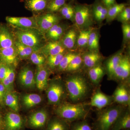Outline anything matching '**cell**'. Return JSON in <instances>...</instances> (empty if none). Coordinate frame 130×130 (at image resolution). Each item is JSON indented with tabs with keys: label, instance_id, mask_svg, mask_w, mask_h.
<instances>
[{
	"label": "cell",
	"instance_id": "33",
	"mask_svg": "<svg viewBox=\"0 0 130 130\" xmlns=\"http://www.w3.org/2000/svg\"><path fill=\"white\" fill-rule=\"evenodd\" d=\"M66 54V53H63L56 55L47 56L46 60V66L51 71L57 69Z\"/></svg>",
	"mask_w": 130,
	"mask_h": 130
},
{
	"label": "cell",
	"instance_id": "38",
	"mask_svg": "<svg viewBox=\"0 0 130 130\" xmlns=\"http://www.w3.org/2000/svg\"><path fill=\"white\" fill-rule=\"evenodd\" d=\"M77 54L74 53L66 54L56 70L59 72L65 71L70 62Z\"/></svg>",
	"mask_w": 130,
	"mask_h": 130
},
{
	"label": "cell",
	"instance_id": "12",
	"mask_svg": "<svg viewBox=\"0 0 130 130\" xmlns=\"http://www.w3.org/2000/svg\"><path fill=\"white\" fill-rule=\"evenodd\" d=\"M128 83H122L119 84L113 94L114 103L125 107H130V91Z\"/></svg>",
	"mask_w": 130,
	"mask_h": 130
},
{
	"label": "cell",
	"instance_id": "45",
	"mask_svg": "<svg viewBox=\"0 0 130 130\" xmlns=\"http://www.w3.org/2000/svg\"><path fill=\"white\" fill-rule=\"evenodd\" d=\"M6 90L5 86L2 82H0V104L2 105H4V99Z\"/></svg>",
	"mask_w": 130,
	"mask_h": 130
},
{
	"label": "cell",
	"instance_id": "27",
	"mask_svg": "<svg viewBox=\"0 0 130 130\" xmlns=\"http://www.w3.org/2000/svg\"><path fill=\"white\" fill-rule=\"evenodd\" d=\"M4 105L10 108L12 111L18 113L20 110L18 96L16 92L6 91L4 99Z\"/></svg>",
	"mask_w": 130,
	"mask_h": 130
},
{
	"label": "cell",
	"instance_id": "18",
	"mask_svg": "<svg viewBox=\"0 0 130 130\" xmlns=\"http://www.w3.org/2000/svg\"><path fill=\"white\" fill-rule=\"evenodd\" d=\"M66 50L60 41H48L45 43L40 51L47 58L51 55L66 53Z\"/></svg>",
	"mask_w": 130,
	"mask_h": 130
},
{
	"label": "cell",
	"instance_id": "37",
	"mask_svg": "<svg viewBox=\"0 0 130 130\" xmlns=\"http://www.w3.org/2000/svg\"><path fill=\"white\" fill-rule=\"evenodd\" d=\"M29 58L31 63L37 66H43L46 64V58L40 51L33 52Z\"/></svg>",
	"mask_w": 130,
	"mask_h": 130
},
{
	"label": "cell",
	"instance_id": "23",
	"mask_svg": "<svg viewBox=\"0 0 130 130\" xmlns=\"http://www.w3.org/2000/svg\"><path fill=\"white\" fill-rule=\"evenodd\" d=\"M71 124L55 116L50 118L45 130H70Z\"/></svg>",
	"mask_w": 130,
	"mask_h": 130
},
{
	"label": "cell",
	"instance_id": "44",
	"mask_svg": "<svg viewBox=\"0 0 130 130\" xmlns=\"http://www.w3.org/2000/svg\"><path fill=\"white\" fill-rule=\"evenodd\" d=\"M8 66L0 62V82H2L7 71Z\"/></svg>",
	"mask_w": 130,
	"mask_h": 130
},
{
	"label": "cell",
	"instance_id": "41",
	"mask_svg": "<svg viewBox=\"0 0 130 130\" xmlns=\"http://www.w3.org/2000/svg\"><path fill=\"white\" fill-rule=\"evenodd\" d=\"M118 20L123 23H127L130 20V7L126 6L118 15Z\"/></svg>",
	"mask_w": 130,
	"mask_h": 130
},
{
	"label": "cell",
	"instance_id": "14",
	"mask_svg": "<svg viewBox=\"0 0 130 130\" xmlns=\"http://www.w3.org/2000/svg\"><path fill=\"white\" fill-rule=\"evenodd\" d=\"M18 55L14 46L0 49V62L8 66L16 68L18 65L19 60Z\"/></svg>",
	"mask_w": 130,
	"mask_h": 130
},
{
	"label": "cell",
	"instance_id": "20",
	"mask_svg": "<svg viewBox=\"0 0 130 130\" xmlns=\"http://www.w3.org/2000/svg\"><path fill=\"white\" fill-rule=\"evenodd\" d=\"M81 56L84 66L87 69L101 64L103 59V56L99 52L89 51Z\"/></svg>",
	"mask_w": 130,
	"mask_h": 130
},
{
	"label": "cell",
	"instance_id": "25",
	"mask_svg": "<svg viewBox=\"0 0 130 130\" xmlns=\"http://www.w3.org/2000/svg\"><path fill=\"white\" fill-rule=\"evenodd\" d=\"M77 37L76 31L72 28L65 33L61 42L66 49L72 50L76 46Z\"/></svg>",
	"mask_w": 130,
	"mask_h": 130
},
{
	"label": "cell",
	"instance_id": "4",
	"mask_svg": "<svg viewBox=\"0 0 130 130\" xmlns=\"http://www.w3.org/2000/svg\"><path fill=\"white\" fill-rule=\"evenodd\" d=\"M45 90L50 105L57 106L65 102L64 101L68 98L64 81L59 78L49 80Z\"/></svg>",
	"mask_w": 130,
	"mask_h": 130
},
{
	"label": "cell",
	"instance_id": "19",
	"mask_svg": "<svg viewBox=\"0 0 130 130\" xmlns=\"http://www.w3.org/2000/svg\"><path fill=\"white\" fill-rule=\"evenodd\" d=\"M130 107L125 109L116 119L111 130H129L130 129Z\"/></svg>",
	"mask_w": 130,
	"mask_h": 130
},
{
	"label": "cell",
	"instance_id": "16",
	"mask_svg": "<svg viewBox=\"0 0 130 130\" xmlns=\"http://www.w3.org/2000/svg\"><path fill=\"white\" fill-rule=\"evenodd\" d=\"M19 83L26 89H33L36 87L35 73L30 67L25 66L22 68L18 75Z\"/></svg>",
	"mask_w": 130,
	"mask_h": 130
},
{
	"label": "cell",
	"instance_id": "9",
	"mask_svg": "<svg viewBox=\"0 0 130 130\" xmlns=\"http://www.w3.org/2000/svg\"><path fill=\"white\" fill-rule=\"evenodd\" d=\"M6 20L9 25L16 29L27 30L31 29H38L35 18L7 16L6 18Z\"/></svg>",
	"mask_w": 130,
	"mask_h": 130
},
{
	"label": "cell",
	"instance_id": "42",
	"mask_svg": "<svg viewBox=\"0 0 130 130\" xmlns=\"http://www.w3.org/2000/svg\"><path fill=\"white\" fill-rule=\"evenodd\" d=\"M124 40L125 42L129 41L130 38V25L129 24L124 23L122 25Z\"/></svg>",
	"mask_w": 130,
	"mask_h": 130
},
{
	"label": "cell",
	"instance_id": "31",
	"mask_svg": "<svg viewBox=\"0 0 130 130\" xmlns=\"http://www.w3.org/2000/svg\"><path fill=\"white\" fill-rule=\"evenodd\" d=\"M125 3H116L107 9L106 20L108 23H110L116 18L118 15L126 6Z\"/></svg>",
	"mask_w": 130,
	"mask_h": 130
},
{
	"label": "cell",
	"instance_id": "34",
	"mask_svg": "<svg viewBox=\"0 0 130 130\" xmlns=\"http://www.w3.org/2000/svg\"><path fill=\"white\" fill-rule=\"evenodd\" d=\"M92 29L80 30L77 38V43L79 47H85L88 45L89 35L93 31Z\"/></svg>",
	"mask_w": 130,
	"mask_h": 130
},
{
	"label": "cell",
	"instance_id": "24",
	"mask_svg": "<svg viewBox=\"0 0 130 130\" xmlns=\"http://www.w3.org/2000/svg\"><path fill=\"white\" fill-rule=\"evenodd\" d=\"M123 55L121 52H119L109 58L105 63L104 68L108 79H110L115 70L119 64Z\"/></svg>",
	"mask_w": 130,
	"mask_h": 130
},
{
	"label": "cell",
	"instance_id": "10",
	"mask_svg": "<svg viewBox=\"0 0 130 130\" xmlns=\"http://www.w3.org/2000/svg\"><path fill=\"white\" fill-rule=\"evenodd\" d=\"M5 130H24L25 119L18 112L10 111L4 116Z\"/></svg>",
	"mask_w": 130,
	"mask_h": 130
},
{
	"label": "cell",
	"instance_id": "13",
	"mask_svg": "<svg viewBox=\"0 0 130 130\" xmlns=\"http://www.w3.org/2000/svg\"><path fill=\"white\" fill-rule=\"evenodd\" d=\"M114 103L112 95H108L100 89H96L92 94L89 105L101 110Z\"/></svg>",
	"mask_w": 130,
	"mask_h": 130
},
{
	"label": "cell",
	"instance_id": "6",
	"mask_svg": "<svg viewBox=\"0 0 130 130\" xmlns=\"http://www.w3.org/2000/svg\"><path fill=\"white\" fill-rule=\"evenodd\" d=\"M74 22L80 30L88 29L93 25V17L91 6L76 4L74 7Z\"/></svg>",
	"mask_w": 130,
	"mask_h": 130
},
{
	"label": "cell",
	"instance_id": "5",
	"mask_svg": "<svg viewBox=\"0 0 130 130\" xmlns=\"http://www.w3.org/2000/svg\"><path fill=\"white\" fill-rule=\"evenodd\" d=\"M16 39L26 46L39 51L45 43L44 35L38 29L27 30L17 29L14 32Z\"/></svg>",
	"mask_w": 130,
	"mask_h": 130
},
{
	"label": "cell",
	"instance_id": "7",
	"mask_svg": "<svg viewBox=\"0 0 130 130\" xmlns=\"http://www.w3.org/2000/svg\"><path fill=\"white\" fill-rule=\"evenodd\" d=\"M50 118L46 109H42L31 113L25 119L26 126L38 130H45Z\"/></svg>",
	"mask_w": 130,
	"mask_h": 130
},
{
	"label": "cell",
	"instance_id": "32",
	"mask_svg": "<svg viewBox=\"0 0 130 130\" xmlns=\"http://www.w3.org/2000/svg\"><path fill=\"white\" fill-rule=\"evenodd\" d=\"M99 33L93 30L89 35L87 45L90 51L99 52Z\"/></svg>",
	"mask_w": 130,
	"mask_h": 130
},
{
	"label": "cell",
	"instance_id": "40",
	"mask_svg": "<svg viewBox=\"0 0 130 130\" xmlns=\"http://www.w3.org/2000/svg\"><path fill=\"white\" fill-rule=\"evenodd\" d=\"M70 130H93L86 119L71 123Z\"/></svg>",
	"mask_w": 130,
	"mask_h": 130
},
{
	"label": "cell",
	"instance_id": "47",
	"mask_svg": "<svg viewBox=\"0 0 130 130\" xmlns=\"http://www.w3.org/2000/svg\"><path fill=\"white\" fill-rule=\"evenodd\" d=\"M0 130H5L4 116H2L0 110Z\"/></svg>",
	"mask_w": 130,
	"mask_h": 130
},
{
	"label": "cell",
	"instance_id": "35",
	"mask_svg": "<svg viewBox=\"0 0 130 130\" xmlns=\"http://www.w3.org/2000/svg\"><path fill=\"white\" fill-rule=\"evenodd\" d=\"M83 64L82 56L77 54L70 62L65 71L68 72H74L79 70Z\"/></svg>",
	"mask_w": 130,
	"mask_h": 130
},
{
	"label": "cell",
	"instance_id": "11",
	"mask_svg": "<svg viewBox=\"0 0 130 130\" xmlns=\"http://www.w3.org/2000/svg\"><path fill=\"white\" fill-rule=\"evenodd\" d=\"M38 30L45 33L53 26L59 23L60 18L54 13L48 12L35 18Z\"/></svg>",
	"mask_w": 130,
	"mask_h": 130
},
{
	"label": "cell",
	"instance_id": "29",
	"mask_svg": "<svg viewBox=\"0 0 130 130\" xmlns=\"http://www.w3.org/2000/svg\"><path fill=\"white\" fill-rule=\"evenodd\" d=\"M14 46L20 59H28L32 53L37 51L35 49L23 44L17 39H15Z\"/></svg>",
	"mask_w": 130,
	"mask_h": 130
},
{
	"label": "cell",
	"instance_id": "1",
	"mask_svg": "<svg viewBox=\"0 0 130 130\" xmlns=\"http://www.w3.org/2000/svg\"><path fill=\"white\" fill-rule=\"evenodd\" d=\"M68 98L71 103H83L90 95L92 84L88 79L79 73H74L67 77L64 81Z\"/></svg>",
	"mask_w": 130,
	"mask_h": 130
},
{
	"label": "cell",
	"instance_id": "2",
	"mask_svg": "<svg viewBox=\"0 0 130 130\" xmlns=\"http://www.w3.org/2000/svg\"><path fill=\"white\" fill-rule=\"evenodd\" d=\"M89 104L64 102L56 106L55 116L70 123L86 119L88 115Z\"/></svg>",
	"mask_w": 130,
	"mask_h": 130
},
{
	"label": "cell",
	"instance_id": "43",
	"mask_svg": "<svg viewBox=\"0 0 130 130\" xmlns=\"http://www.w3.org/2000/svg\"><path fill=\"white\" fill-rule=\"evenodd\" d=\"M59 11L60 12L61 14L64 18L67 14L74 11V7H73L71 4L66 3Z\"/></svg>",
	"mask_w": 130,
	"mask_h": 130
},
{
	"label": "cell",
	"instance_id": "36",
	"mask_svg": "<svg viewBox=\"0 0 130 130\" xmlns=\"http://www.w3.org/2000/svg\"><path fill=\"white\" fill-rule=\"evenodd\" d=\"M92 7L93 17L97 15L103 14L107 16V8L103 5L101 0H95Z\"/></svg>",
	"mask_w": 130,
	"mask_h": 130
},
{
	"label": "cell",
	"instance_id": "17",
	"mask_svg": "<svg viewBox=\"0 0 130 130\" xmlns=\"http://www.w3.org/2000/svg\"><path fill=\"white\" fill-rule=\"evenodd\" d=\"M15 40L14 35L7 26L0 23V49L14 46Z\"/></svg>",
	"mask_w": 130,
	"mask_h": 130
},
{
	"label": "cell",
	"instance_id": "21",
	"mask_svg": "<svg viewBox=\"0 0 130 130\" xmlns=\"http://www.w3.org/2000/svg\"><path fill=\"white\" fill-rule=\"evenodd\" d=\"M87 72L91 83L95 86L100 84L106 73L105 68L101 64L88 69Z\"/></svg>",
	"mask_w": 130,
	"mask_h": 130
},
{
	"label": "cell",
	"instance_id": "15",
	"mask_svg": "<svg viewBox=\"0 0 130 130\" xmlns=\"http://www.w3.org/2000/svg\"><path fill=\"white\" fill-rule=\"evenodd\" d=\"M51 71L46 65L37 66L35 73L36 86L40 91L45 90L48 84Z\"/></svg>",
	"mask_w": 130,
	"mask_h": 130
},
{
	"label": "cell",
	"instance_id": "46",
	"mask_svg": "<svg viewBox=\"0 0 130 130\" xmlns=\"http://www.w3.org/2000/svg\"><path fill=\"white\" fill-rule=\"evenodd\" d=\"M107 9L116 4V0H101Z\"/></svg>",
	"mask_w": 130,
	"mask_h": 130
},
{
	"label": "cell",
	"instance_id": "8",
	"mask_svg": "<svg viewBox=\"0 0 130 130\" xmlns=\"http://www.w3.org/2000/svg\"><path fill=\"white\" fill-rule=\"evenodd\" d=\"M130 75V61L129 56L123 55L109 80L122 83H128Z\"/></svg>",
	"mask_w": 130,
	"mask_h": 130
},
{
	"label": "cell",
	"instance_id": "22",
	"mask_svg": "<svg viewBox=\"0 0 130 130\" xmlns=\"http://www.w3.org/2000/svg\"><path fill=\"white\" fill-rule=\"evenodd\" d=\"M66 27L59 23L56 24L44 34L46 40L49 41H59L65 34Z\"/></svg>",
	"mask_w": 130,
	"mask_h": 130
},
{
	"label": "cell",
	"instance_id": "30",
	"mask_svg": "<svg viewBox=\"0 0 130 130\" xmlns=\"http://www.w3.org/2000/svg\"><path fill=\"white\" fill-rule=\"evenodd\" d=\"M15 68L8 66L6 76L3 80L2 83L6 91H13L14 88V82L15 76Z\"/></svg>",
	"mask_w": 130,
	"mask_h": 130
},
{
	"label": "cell",
	"instance_id": "28",
	"mask_svg": "<svg viewBox=\"0 0 130 130\" xmlns=\"http://www.w3.org/2000/svg\"><path fill=\"white\" fill-rule=\"evenodd\" d=\"M42 98L37 94L30 93L24 95L22 98V102L24 106L27 109L32 108L42 102Z\"/></svg>",
	"mask_w": 130,
	"mask_h": 130
},
{
	"label": "cell",
	"instance_id": "3",
	"mask_svg": "<svg viewBox=\"0 0 130 130\" xmlns=\"http://www.w3.org/2000/svg\"><path fill=\"white\" fill-rule=\"evenodd\" d=\"M126 107L117 104L100 110L93 124V130H111L116 119Z\"/></svg>",
	"mask_w": 130,
	"mask_h": 130
},
{
	"label": "cell",
	"instance_id": "39",
	"mask_svg": "<svg viewBox=\"0 0 130 130\" xmlns=\"http://www.w3.org/2000/svg\"><path fill=\"white\" fill-rule=\"evenodd\" d=\"M66 3V0H49L46 10L48 12L54 13L59 11Z\"/></svg>",
	"mask_w": 130,
	"mask_h": 130
},
{
	"label": "cell",
	"instance_id": "26",
	"mask_svg": "<svg viewBox=\"0 0 130 130\" xmlns=\"http://www.w3.org/2000/svg\"><path fill=\"white\" fill-rule=\"evenodd\" d=\"M49 0H25L26 9L35 13H40L46 10Z\"/></svg>",
	"mask_w": 130,
	"mask_h": 130
}]
</instances>
